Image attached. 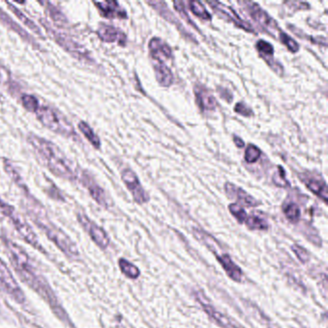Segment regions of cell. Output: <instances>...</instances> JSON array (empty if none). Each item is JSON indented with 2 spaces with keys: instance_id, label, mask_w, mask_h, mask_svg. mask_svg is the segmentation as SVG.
I'll return each instance as SVG.
<instances>
[{
  "instance_id": "19",
  "label": "cell",
  "mask_w": 328,
  "mask_h": 328,
  "mask_svg": "<svg viewBox=\"0 0 328 328\" xmlns=\"http://www.w3.org/2000/svg\"><path fill=\"white\" fill-rule=\"evenodd\" d=\"M0 22L6 26L8 29L14 31L17 33L19 36L22 39H24L26 42L31 44L33 47L39 48V43L37 42L36 39L31 36L27 31H25L19 23H17L9 15H7L3 10L0 9Z\"/></svg>"
},
{
  "instance_id": "17",
  "label": "cell",
  "mask_w": 328,
  "mask_h": 328,
  "mask_svg": "<svg viewBox=\"0 0 328 328\" xmlns=\"http://www.w3.org/2000/svg\"><path fill=\"white\" fill-rule=\"evenodd\" d=\"M100 15L106 19H127L126 11L116 1L94 2Z\"/></svg>"
},
{
  "instance_id": "31",
  "label": "cell",
  "mask_w": 328,
  "mask_h": 328,
  "mask_svg": "<svg viewBox=\"0 0 328 328\" xmlns=\"http://www.w3.org/2000/svg\"><path fill=\"white\" fill-rule=\"evenodd\" d=\"M245 224L248 226L249 229L253 231L254 230L266 231L269 229V223L267 222V220L255 215L248 216V219H246Z\"/></svg>"
},
{
  "instance_id": "15",
  "label": "cell",
  "mask_w": 328,
  "mask_h": 328,
  "mask_svg": "<svg viewBox=\"0 0 328 328\" xmlns=\"http://www.w3.org/2000/svg\"><path fill=\"white\" fill-rule=\"evenodd\" d=\"M148 49L151 58L161 64L169 60L173 54L170 45L160 38L151 39L148 43Z\"/></svg>"
},
{
  "instance_id": "38",
  "label": "cell",
  "mask_w": 328,
  "mask_h": 328,
  "mask_svg": "<svg viewBox=\"0 0 328 328\" xmlns=\"http://www.w3.org/2000/svg\"><path fill=\"white\" fill-rule=\"evenodd\" d=\"M261 156V150L254 146V145H250L246 149V154H245V160L246 162L251 164L255 163L258 161V159Z\"/></svg>"
},
{
  "instance_id": "24",
  "label": "cell",
  "mask_w": 328,
  "mask_h": 328,
  "mask_svg": "<svg viewBox=\"0 0 328 328\" xmlns=\"http://www.w3.org/2000/svg\"><path fill=\"white\" fill-rule=\"evenodd\" d=\"M193 236L195 239H197L199 242H201L207 249H209L212 252H214L215 255L218 254V251H219V242L210 234L207 232L199 229V228H193Z\"/></svg>"
},
{
  "instance_id": "8",
  "label": "cell",
  "mask_w": 328,
  "mask_h": 328,
  "mask_svg": "<svg viewBox=\"0 0 328 328\" xmlns=\"http://www.w3.org/2000/svg\"><path fill=\"white\" fill-rule=\"evenodd\" d=\"M193 296L196 299V301H198L203 311L208 316L209 320L219 328H242L237 322L233 321L231 318L222 314L214 305H212V303L208 300L204 292L201 291H195L193 292Z\"/></svg>"
},
{
  "instance_id": "3",
  "label": "cell",
  "mask_w": 328,
  "mask_h": 328,
  "mask_svg": "<svg viewBox=\"0 0 328 328\" xmlns=\"http://www.w3.org/2000/svg\"><path fill=\"white\" fill-rule=\"evenodd\" d=\"M25 207L28 214L37 225L45 233L48 239L52 241L57 248L68 257H79V251L73 240L63 230L58 228L49 220L45 210L40 203H39L33 196L29 195V193L25 194Z\"/></svg>"
},
{
  "instance_id": "5",
  "label": "cell",
  "mask_w": 328,
  "mask_h": 328,
  "mask_svg": "<svg viewBox=\"0 0 328 328\" xmlns=\"http://www.w3.org/2000/svg\"><path fill=\"white\" fill-rule=\"evenodd\" d=\"M37 118L47 129L69 139L79 140L73 124L58 111L47 106H39L37 110Z\"/></svg>"
},
{
  "instance_id": "30",
  "label": "cell",
  "mask_w": 328,
  "mask_h": 328,
  "mask_svg": "<svg viewBox=\"0 0 328 328\" xmlns=\"http://www.w3.org/2000/svg\"><path fill=\"white\" fill-rule=\"evenodd\" d=\"M150 6H152L166 20L170 21L173 24H176L178 26V20L175 19V17L171 13V11L168 9V6H166L165 2L163 1H151L147 2Z\"/></svg>"
},
{
  "instance_id": "6",
  "label": "cell",
  "mask_w": 328,
  "mask_h": 328,
  "mask_svg": "<svg viewBox=\"0 0 328 328\" xmlns=\"http://www.w3.org/2000/svg\"><path fill=\"white\" fill-rule=\"evenodd\" d=\"M0 209H1L2 213L5 216H7L12 221V223L14 224V226L18 230V232L20 234V236L29 245L33 246L36 249H39L35 232L30 227V225L26 222V220L22 219V217L15 210V208L12 207L11 205L5 203L2 199H0Z\"/></svg>"
},
{
  "instance_id": "22",
  "label": "cell",
  "mask_w": 328,
  "mask_h": 328,
  "mask_svg": "<svg viewBox=\"0 0 328 328\" xmlns=\"http://www.w3.org/2000/svg\"><path fill=\"white\" fill-rule=\"evenodd\" d=\"M303 182L305 183L306 187L317 196L323 199L324 202H328V185L325 180L322 178H308L304 179Z\"/></svg>"
},
{
  "instance_id": "23",
  "label": "cell",
  "mask_w": 328,
  "mask_h": 328,
  "mask_svg": "<svg viewBox=\"0 0 328 328\" xmlns=\"http://www.w3.org/2000/svg\"><path fill=\"white\" fill-rule=\"evenodd\" d=\"M6 3V5H7V7L13 12V14H15L16 16H17V18L22 22V23H24L25 24V26H27L31 31H33L36 35H38L39 37H40L41 39H44V36H43V34L41 33V31H40V28L37 25L36 23L31 19H29L21 10H19V8H17L13 3H11V2H8V1H6L5 2Z\"/></svg>"
},
{
  "instance_id": "11",
  "label": "cell",
  "mask_w": 328,
  "mask_h": 328,
  "mask_svg": "<svg viewBox=\"0 0 328 328\" xmlns=\"http://www.w3.org/2000/svg\"><path fill=\"white\" fill-rule=\"evenodd\" d=\"M121 179L137 203L144 204L149 200L148 194L142 187V184L140 182L137 174L133 171L129 169L123 170L121 172Z\"/></svg>"
},
{
  "instance_id": "42",
  "label": "cell",
  "mask_w": 328,
  "mask_h": 328,
  "mask_svg": "<svg viewBox=\"0 0 328 328\" xmlns=\"http://www.w3.org/2000/svg\"><path fill=\"white\" fill-rule=\"evenodd\" d=\"M234 143L236 146H238L239 148H243L245 146V142L240 138V137H237V136H234V139H233Z\"/></svg>"
},
{
  "instance_id": "28",
  "label": "cell",
  "mask_w": 328,
  "mask_h": 328,
  "mask_svg": "<svg viewBox=\"0 0 328 328\" xmlns=\"http://www.w3.org/2000/svg\"><path fill=\"white\" fill-rule=\"evenodd\" d=\"M78 128L80 130V132L86 137V139L91 143V145L95 146L96 148H100L101 146V142L98 138V136L94 132V130L92 129V127L85 121H80L78 123Z\"/></svg>"
},
{
  "instance_id": "40",
  "label": "cell",
  "mask_w": 328,
  "mask_h": 328,
  "mask_svg": "<svg viewBox=\"0 0 328 328\" xmlns=\"http://www.w3.org/2000/svg\"><path fill=\"white\" fill-rule=\"evenodd\" d=\"M174 6L175 10L181 15V17H182L183 19H184L189 24L193 25L194 28H197V27L193 24V20L190 19V17L188 16V14H187V12H186V10H185L184 4H183L181 1H174Z\"/></svg>"
},
{
  "instance_id": "10",
  "label": "cell",
  "mask_w": 328,
  "mask_h": 328,
  "mask_svg": "<svg viewBox=\"0 0 328 328\" xmlns=\"http://www.w3.org/2000/svg\"><path fill=\"white\" fill-rule=\"evenodd\" d=\"M77 220L98 248L106 250L109 247V236L103 228L98 226L96 222H94L87 215L83 213L77 214Z\"/></svg>"
},
{
  "instance_id": "16",
  "label": "cell",
  "mask_w": 328,
  "mask_h": 328,
  "mask_svg": "<svg viewBox=\"0 0 328 328\" xmlns=\"http://www.w3.org/2000/svg\"><path fill=\"white\" fill-rule=\"evenodd\" d=\"M255 47L260 57L266 61V63L271 68V70L274 71L278 75H282L283 67L273 59L274 48L272 44L270 43L269 41L260 39L256 42Z\"/></svg>"
},
{
  "instance_id": "37",
  "label": "cell",
  "mask_w": 328,
  "mask_h": 328,
  "mask_svg": "<svg viewBox=\"0 0 328 328\" xmlns=\"http://www.w3.org/2000/svg\"><path fill=\"white\" fill-rule=\"evenodd\" d=\"M292 252L295 254L296 258L302 263V264H306L311 260V254L310 252L305 250L304 248H302L299 245H292Z\"/></svg>"
},
{
  "instance_id": "13",
  "label": "cell",
  "mask_w": 328,
  "mask_h": 328,
  "mask_svg": "<svg viewBox=\"0 0 328 328\" xmlns=\"http://www.w3.org/2000/svg\"><path fill=\"white\" fill-rule=\"evenodd\" d=\"M78 180L88 190L89 193L96 200V202L105 208L109 207V198L105 191L95 181V179L87 172H82L78 175Z\"/></svg>"
},
{
  "instance_id": "36",
  "label": "cell",
  "mask_w": 328,
  "mask_h": 328,
  "mask_svg": "<svg viewBox=\"0 0 328 328\" xmlns=\"http://www.w3.org/2000/svg\"><path fill=\"white\" fill-rule=\"evenodd\" d=\"M278 38H279L280 41L292 53H296L299 50V44L294 39H292V38L289 36L288 34H286L285 32L280 31L278 33Z\"/></svg>"
},
{
  "instance_id": "2",
  "label": "cell",
  "mask_w": 328,
  "mask_h": 328,
  "mask_svg": "<svg viewBox=\"0 0 328 328\" xmlns=\"http://www.w3.org/2000/svg\"><path fill=\"white\" fill-rule=\"evenodd\" d=\"M26 139L38 161L49 172L59 178L69 181L78 180L79 174L73 168V163L55 144L33 133H29Z\"/></svg>"
},
{
  "instance_id": "35",
  "label": "cell",
  "mask_w": 328,
  "mask_h": 328,
  "mask_svg": "<svg viewBox=\"0 0 328 328\" xmlns=\"http://www.w3.org/2000/svg\"><path fill=\"white\" fill-rule=\"evenodd\" d=\"M21 104L24 107V109L32 113H36L37 110L39 107V102L36 97L32 95L27 94H24L21 96Z\"/></svg>"
},
{
  "instance_id": "12",
  "label": "cell",
  "mask_w": 328,
  "mask_h": 328,
  "mask_svg": "<svg viewBox=\"0 0 328 328\" xmlns=\"http://www.w3.org/2000/svg\"><path fill=\"white\" fill-rule=\"evenodd\" d=\"M208 4L212 7V9L219 14V16L224 19L227 21H230L232 23H234L237 27L247 31V32H254L253 27L249 24V22L245 21L243 19H241V17L238 16V14L235 12V10L231 7H228L226 5H224L223 3H220L219 1H213V2H208Z\"/></svg>"
},
{
  "instance_id": "25",
  "label": "cell",
  "mask_w": 328,
  "mask_h": 328,
  "mask_svg": "<svg viewBox=\"0 0 328 328\" xmlns=\"http://www.w3.org/2000/svg\"><path fill=\"white\" fill-rule=\"evenodd\" d=\"M154 72H155L157 82L162 87H170L173 85L174 80V74L165 64L158 63L157 65H155Z\"/></svg>"
},
{
  "instance_id": "43",
  "label": "cell",
  "mask_w": 328,
  "mask_h": 328,
  "mask_svg": "<svg viewBox=\"0 0 328 328\" xmlns=\"http://www.w3.org/2000/svg\"><path fill=\"white\" fill-rule=\"evenodd\" d=\"M3 99H4V97H3V96L0 94V102H2Z\"/></svg>"
},
{
  "instance_id": "34",
  "label": "cell",
  "mask_w": 328,
  "mask_h": 328,
  "mask_svg": "<svg viewBox=\"0 0 328 328\" xmlns=\"http://www.w3.org/2000/svg\"><path fill=\"white\" fill-rule=\"evenodd\" d=\"M228 209L231 213V215L237 219V221L241 224L245 223L246 219H248V213L246 212V210L239 204L237 203H232L228 206Z\"/></svg>"
},
{
  "instance_id": "14",
  "label": "cell",
  "mask_w": 328,
  "mask_h": 328,
  "mask_svg": "<svg viewBox=\"0 0 328 328\" xmlns=\"http://www.w3.org/2000/svg\"><path fill=\"white\" fill-rule=\"evenodd\" d=\"M224 190L226 194L237 201V204L244 205L246 207H257L261 204L259 200H257L252 195L248 193L245 190L242 188L232 184V183H226L224 185Z\"/></svg>"
},
{
  "instance_id": "4",
  "label": "cell",
  "mask_w": 328,
  "mask_h": 328,
  "mask_svg": "<svg viewBox=\"0 0 328 328\" xmlns=\"http://www.w3.org/2000/svg\"><path fill=\"white\" fill-rule=\"evenodd\" d=\"M39 22L45 29L48 36L50 37L57 44H59L66 52L72 55L73 58L89 64L95 62L90 51L80 42L76 41L69 34L60 31L57 28H54V26H52L50 22L44 19H40Z\"/></svg>"
},
{
  "instance_id": "32",
  "label": "cell",
  "mask_w": 328,
  "mask_h": 328,
  "mask_svg": "<svg viewBox=\"0 0 328 328\" xmlns=\"http://www.w3.org/2000/svg\"><path fill=\"white\" fill-rule=\"evenodd\" d=\"M189 6H190V10L192 11V13L193 15H195L196 17H198L199 19H204V20H211L212 19V16L206 10V8L204 7V5L201 2H199V1H190Z\"/></svg>"
},
{
  "instance_id": "26",
  "label": "cell",
  "mask_w": 328,
  "mask_h": 328,
  "mask_svg": "<svg viewBox=\"0 0 328 328\" xmlns=\"http://www.w3.org/2000/svg\"><path fill=\"white\" fill-rule=\"evenodd\" d=\"M40 4L44 6L46 13L48 14L49 18L52 19L54 23H56L59 26H65L68 24L67 17L57 6H55L51 2H40Z\"/></svg>"
},
{
  "instance_id": "41",
  "label": "cell",
  "mask_w": 328,
  "mask_h": 328,
  "mask_svg": "<svg viewBox=\"0 0 328 328\" xmlns=\"http://www.w3.org/2000/svg\"><path fill=\"white\" fill-rule=\"evenodd\" d=\"M234 111L244 116H251L253 115L252 110L251 109L249 106H247L245 103L243 102H239L236 104Z\"/></svg>"
},
{
  "instance_id": "1",
  "label": "cell",
  "mask_w": 328,
  "mask_h": 328,
  "mask_svg": "<svg viewBox=\"0 0 328 328\" xmlns=\"http://www.w3.org/2000/svg\"><path fill=\"white\" fill-rule=\"evenodd\" d=\"M5 246L11 263L19 276L49 305L54 314L65 324L71 326L72 323L68 314L62 307L55 292L49 286L45 278L37 272L35 267L27 253L18 245L10 240H5ZM73 327V325H72Z\"/></svg>"
},
{
  "instance_id": "7",
  "label": "cell",
  "mask_w": 328,
  "mask_h": 328,
  "mask_svg": "<svg viewBox=\"0 0 328 328\" xmlns=\"http://www.w3.org/2000/svg\"><path fill=\"white\" fill-rule=\"evenodd\" d=\"M238 3L255 22L261 25L271 36H275L276 33L278 34L281 31L277 22L255 2L239 1Z\"/></svg>"
},
{
  "instance_id": "27",
  "label": "cell",
  "mask_w": 328,
  "mask_h": 328,
  "mask_svg": "<svg viewBox=\"0 0 328 328\" xmlns=\"http://www.w3.org/2000/svg\"><path fill=\"white\" fill-rule=\"evenodd\" d=\"M3 167H4V170H5L6 174L10 176V178L16 183L22 191L27 189V187L23 181L19 172L17 170V168L15 167V165L11 161H9L7 159H4L3 160Z\"/></svg>"
},
{
  "instance_id": "39",
  "label": "cell",
  "mask_w": 328,
  "mask_h": 328,
  "mask_svg": "<svg viewBox=\"0 0 328 328\" xmlns=\"http://www.w3.org/2000/svg\"><path fill=\"white\" fill-rule=\"evenodd\" d=\"M272 181L274 183L275 186L280 187V188H288L290 187V182L286 179V174L283 168L278 167V172L273 175Z\"/></svg>"
},
{
  "instance_id": "21",
  "label": "cell",
  "mask_w": 328,
  "mask_h": 328,
  "mask_svg": "<svg viewBox=\"0 0 328 328\" xmlns=\"http://www.w3.org/2000/svg\"><path fill=\"white\" fill-rule=\"evenodd\" d=\"M216 257L230 279H232L235 282H241L243 280V271L241 268L234 263V261L231 259L229 254L220 253L217 254Z\"/></svg>"
},
{
  "instance_id": "20",
  "label": "cell",
  "mask_w": 328,
  "mask_h": 328,
  "mask_svg": "<svg viewBox=\"0 0 328 328\" xmlns=\"http://www.w3.org/2000/svg\"><path fill=\"white\" fill-rule=\"evenodd\" d=\"M194 96L197 106L203 112L214 111L217 107L216 98L203 86L196 85L194 87Z\"/></svg>"
},
{
  "instance_id": "29",
  "label": "cell",
  "mask_w": 328,
  "mask_h": 328,
  "mask_svg": "<svg viewBox=\"0 0 328 328\" xmlns=\"http://www.w3.org/2000/svg\"><path fill=\"white\" fill-rule=\"evenodd\" d=\"M118 266L121 272L130 279H137L141 274V271L137 266L123 258L118 260Z\"/></svg>"
},
{
  "instance_id": "33",
  "label": "cell",
  "mask_w": 328,
  "mask_h": 328,
  "mask_svg": "<svg viewBox=\"0 0 328 328\" xmlns=\"http://www.w3.org/2000/svg\"><path fill=\"white\" fill-rule=\"evenodd\" d=\"M283 213L287 219L292 223H297L300 219L301 211L297 204L290 202L286 206L283 207Z\"/></svg>"
},
{
  "instance_id": "9",
  "label": "cell",
  "mask_w": 328,
  "mask_h": 328,
  "mask_svg": "<svg viewBox=\"0 0 328 328\" xmlns=\"http://www.w3.org/2000/svg\"><path fill=\"white\" fill-rule=\"evenodd\" d=\"M0 287L16 302L19 304H23L25 302V295L21 288L2 260H0Z\"/></svg>"
},
{
  "instance_id": "18",
  "label": "cell",
  "mask_w": 328,
  "mask_h": 328,
  "mask_svg": "<svg viewBox=\"0 0 328 328\" xmlns=\"http://www.w3.org/2000/svg\"><path fill=\"white\" fill-rule=\"evenodd\" d=\"M96 34L102 41L105 42H117L120 45H125L126 35L118 28L106 23H100Z\"/></svg>"
}]
</instances>
